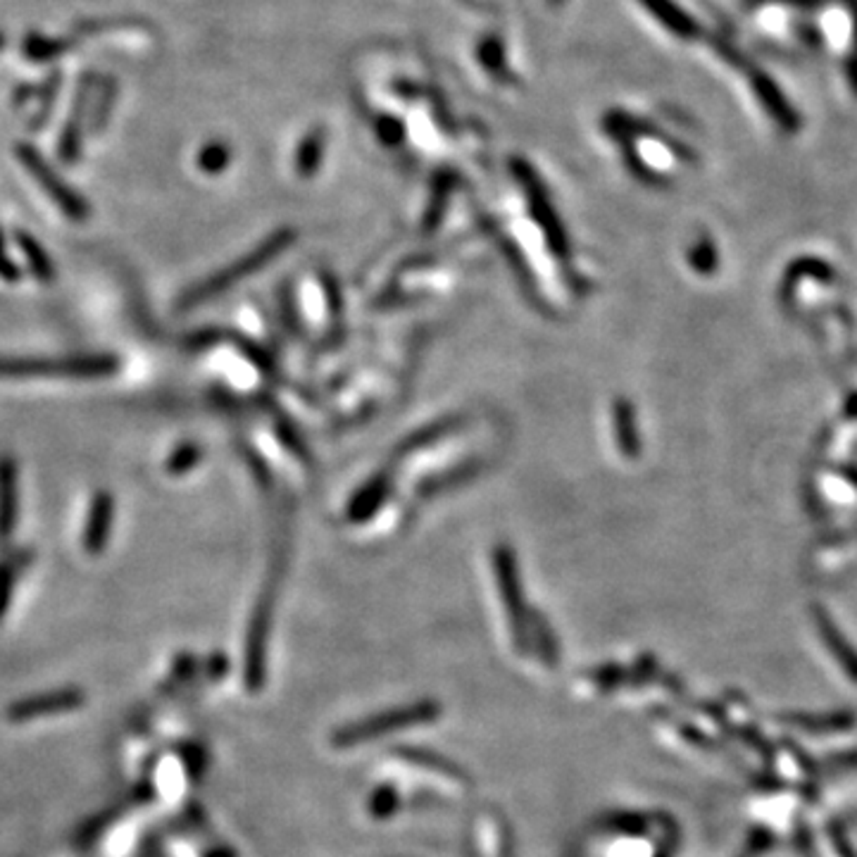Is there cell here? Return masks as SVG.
I'll use <instances>...</instances> for the list:
<instances>
[{"mask_svg":"<svg viewBox=\"0 0 857 857\" xmlns=\"http://www.w3.org/2000/svg\"><path fill=\"white\" fill-rule=\"evenodd\" d=\"M665 37L691 50L725 89L746 106L753 117L779 137H796L803 129V110L779 74L771 70L765 50L755 43L741 17L717 0H636Z\"/></svg>","mask_w":857,"mask_h":857,"instance_id":"1","label":"cell"},{"mask_svg":"<svg viewBox=\"0 0 857 857\" xmlns=\"http://www.w3.org/2000/svg\"><path fill=\"white\" fill-rule=\"evenodd\" d=\"M738 17L765 53L817 67L857 106V0H741Z\"/></svg>","mask_w":857,"mask_h":857,"instance_id":"2","label":"cell"},{"mask_svg":"<svg viewBox=\"0 0 857 857\" xmlns=\"http://www.w3.org/2000/svg\"><path fill=\"white\" fill-rule=\"evenodd\" d=\"M293 237H296V233H293L291 229H281V231H277L270 241H265V243L256 250V253H250L248 258L239 260L237 265H231L229 270H225V272H220V275L210 277L208 281L198 283L193 291H189L187 296L181 298V306H183V308H196V306H200V302H203V300L225 293L233 281H239V279H243V277H250L253 272H258L262 265H267L270 260H275V258L281 253L283 248H289V246H291Z\"/></svg>","mask_w":857,"mask_h":857,"instance_id":"3","label":"cell"},{"mask_svg":"<svg viewBox=\"0 0 857 857\" xmlns=\"http://www.w3.org/2000/svg\"><path fill=\"white\" fill-rule=\"evenodd\" d=\"M441 715V708L434 702H417L412 705V708H402V710H391V712H383V715H375L369 717L365 721H358V725H352L343 731H339L333 736V744L336 746H358L362 741H369V738H377L381 734H391V731H400V729H408V727H417V725H425V721H431Z\"/></svg>","mask_w":857,"mask_h":857,"instance_id":"4","label":"cell"},{"mask_svg":"<svg viewBox=\"0 0 857 857\" xmlns=\"http://www.w3.org/2000/svg\"><path fill=\"white\" fill-rule=\"evenodd\" d=\"M512 175L517 177L519 187L525 189L529 212H531L534 220L539 222V227L544 229L550 250L556 256L565 258L567 256V237H565V229H562L558 215H556V208H552V203H550V196L544 187V181L525 160L512 162Z\"/></svg>","mask_w":857,"mask_h":857,"instance_id":"5","label":"cell"},{"mask_svg":"<svg viewBox=\"0 0 857 857\" xmlns=\"http://www.w3.org/2000/svg\"><path fill=\"white\" fill-rule=\"evenodd\" d=\"M117 369L112 356H83L67 360H0V375L33 377V375H70V377H103Z\"/></svg>","mask_w":857,"mask_h":857,"instance_id":"6","label":"cell"},{"mask_svg":"<svg viewBox=\"0 0 857 857\" xmlns=\"http://www.w3.org/2000/svg\"><path fill=\"white\" fill-rule=\"evenodd\" d=\"M22 160L27 162L31 175L43 183V189L50 193V198L58 200V206L62 208V212L67 217H72V220H87L89 206L83 203V200L70 187H67L60 177H56V172L50 170V167L37 153H33V150L22 148Z\"/></svg>","mask_w":857,"mask_h":857,"instance_id":"7","label":"cell"},{"mask_svg":"<svg viewBox=\"0 0 857 857\" xmlns=\"http://www.w3.org/2000/svg\"><path fill=\"white\" fill-rule=\"evenodd\" d=\"M494 562L498 571V584L502 591V600H506L508 615L512 619V627H517V636L522 641V631H525V600H522V588H519V577H517V560L512 556V550L508 546H498L494 552Z\"/></svg>","mask_w":857,"mask_h":857,"instance_id":"8","label":"cell"},{"mask_svg":"<svg viewBox=\"0 0 857 857\" xmlns=\"http://www.w3.org/2000/svg\"><path fill=\"white\" fill-rule=\"evenodd\" d=\"M83 694L74 691H56V694H46V696H33L22 702H14L8 710V719L12 721H29L37 717H48V715H62L81 708Z\"/></svg>","mask_w":857,"mask_h":857,"instance_id":"9","label":"cell"},{"mask_svg":"<svg viewBox=\"0 0 857 857\" xmlns=\"http://www.w3.org/2000/svg\"><path fill=\"white\" fill-rule=\"evenodd\" d=\"M112 515H114L112 496L108 491H100L91 502L87 529H83V546H87L91 556H98V552L106 548L110 527H112Z\"/></svg>","mask_w":857,"mask_h":857,"instance_id":"10","label":"cell"},{"mask_svg":"<svg viewBox=\"0 0 857 857\" xmlns=\"http://www.w3.org/2000/svg\"><path fill=\"white\" fill-rule=\"evenodd\" d=\"M17 467L14 460L0 458V541H8L17 522Z\"/></svg>","mask_w":857,"mask_h":857,"instance_id":"11","label":"cell"},{"mask_svg":"<svg viewBox=\"0 0 857 857\" xmlns=\"http://www.w3.org/2000/svg\"><path fill=\"white\" fill-rule=\"evenodd\" d=\"M389 484H391V477L386 475V472L377 475L372 481H367L365 489L350 500L348 517L356 519V522H360V519L372 515L375 508L383 500V496L389 494Z\"/></svg>","mask_w":857,"mask_h":857,"instance_id":"12","label":"cell"},{"mask_svg":"<svg viewBox=\"0 0 857 857\" xmlns=\"http://www.w3.org/2000/svg\"><path fill=\"white\" fill-rule=\"evenodd\" d=\"M325 148H327V137L322 129H312L306 139L300 141L298 153H296V170L300 177H312L319 165H322L325 158Z\"/></svg>","mask_w":857,"mask_h":857,"instance_id":"13","label":"cell"},{"mask_svg":"<svg viewBox=\"0 0 857 857\" xmlns=\"http://www.w3.org/2000/svg\"><path fill=\"white\" fill-rule=\"evenodd\" d=\"M231 162V150L225 143H210L198 156L200 170H206L208 175H220L225 167Z\"/></svg>","mask_w":857,"mask_h":857,"instance_id":"14","label":"cell"},{"mask_svg":"<svg viewBox=\"0 0 857 857\" xmlns=\"http://www.w3.org/2000/svg\"><path fill=\"white\" fill-rule=\"evenodd\" d=\"M479 60H481V64L491 74H496V77L506 74V50H502V43L498 39L491 37V39L481 41V46H479Z\"/></svg>","mask_w":857,"mask_h":857,"instance_id":"15","label":"cell"},{"mask_svg":"<svg viewBox=\"0 0 857 857\" xmlns=\"http://www.w3.org/2000/svg\"><path fill=\"white\" fill-rule=\"evenodd\" d=\"M198 462H200V448L196 444H183L172 452L170 462H167V472L187 475L189 469H193Z\"/></svg>","mask_w":857,"mask_h":857,"instance_id":"16","label":"cell"},{"mask_svg":"<svg viewBox=\"0 0 857 857\" xmlns=\"http://www.w3.org/2000/svg\"><path fill=\"white\" fill-rule=\"evenodd\" d=\"M20 243H22V253L27 256V260H29V265H31V270L37 272L41 279H50V277H53V265H50V260H48V256L41 250V246L33 243L29 237H22Z\"/></svg>","mask_w":857,"mask_h":857,"instance_id":"17","label":"cell"},{"mask_svg":"<svg viewBox=\"0 0 857 857\" xmlns=\"http://www.w3.org/2000/svg\"><path fill=\"white\" fill-rule=\"evenodd\" d=\"M377 137L386 146H398L402 143V139H406V127H402V122L396 120V117L381 114L377 120Z\"/></svg>","mask_w":857,"mask_h":857,"instance_id":"18","label":"cell"},{"mask_svg":"<svg viewBox=\"0 0 857 857\" xmlns=\"http://www.w3.org/2000/svg\"><path fill=\"white\" fill-rule=\"evenodd\" d=\"M631 408H627L625 402L617 406V434H619V444L627 452L636 450V434H634V422H631Z\"/></svg>","mask_w":857,"mask_h":857,"instance_id":"19","label":"cell"},{"mask_svg":"<svg viewBox=\"0 0 857 857\" xmlns=\"http://www.w3.org/2000/svg\"><path fill=\"white\" fill-rule=\"evenodd\" d=\"M12 586H14V567L10 562L0 565V617L6 615V608L12 596Z\"/></svg>","mask_w":857,"mask_h":857,"instance_id":"20","label":"cell"},{"mask_svg":"<svg viewBox=\"0 0 857 857\" xmlns=\"http://www.w3.org/2000/svg\"><path fill=\"white\" fill-rule=\"evenodd\" d=\"M0 275H3L6 279H17V270L12 267V262L8 260V256L3 253V246H0Z\"/></svg>","mask_w":857,"mask_h":857,"instance_id":"21","label":"cell"},{"mask_svg":"<svg viewBox=\"0 0 857 857\" xmlns=\"http://www.w3.org/2000/svg\"><path fill=\"white\" fill-rule=\"evenodd\" d=\"M548 3H552V6H560V3H562V0H548Z\"/></svg>","mask_w":857,"mask_h":857,"instance_id":"22","label":"cell"}]
</instances>
